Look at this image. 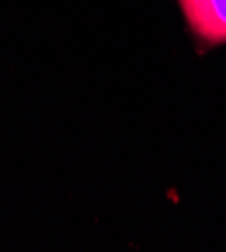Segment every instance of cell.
<instances>
[{
  "label": "cell",
  "instance_id": "6da1fadb",
  "mask_svg": "<svg viewBox=\"0 0 226 252\" xmlns=\"http://www.w3.org/2000/svg\"><path fill=\"white\" fill-rule=\"evenodd\" d=\"M190 29L212 45L226 43V0H178Z\"/></svg>",
  "mask_w": 226,
  "mask_h": 252
}]
</instances>
